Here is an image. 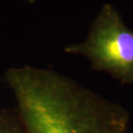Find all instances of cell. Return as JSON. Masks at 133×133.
Returning <instances> with one entry per match:
<instances>
[{"instance_id":"1","label":"cell","mask_w":133,"mask_h":133,"mask_svg":"<svg viewBox=\"0 0 133 133\" xmlns=\"http://www.w3.org/2000/svg\"><path fill=\"white\" fill-rule=\"evenodd\" d=\"M5 80L15 96L26 133H127L125 108L51 70L9 69Z\"/></svg>"},{"instance_id":"2","label":"cell","mask_w":133,"mask_h":133,"mask_svg":"<svg viewBox=\"0 0 133 133\" xmlns=\"http://www.w3.org/2000/svg\"><path fill=\"white\" fill-rule=\"evenodd\" d=\"M66 52L87 58L93 69L108 72L122 83H133V30L112 5L103 6L88 38Z\"/></svg>"},{"instance_id":"3","label":"cell","mask_w":133,"mask_h":133,"mask_svg":"<svg viewBox=\"0 0 133 133\" xmlns=\"http://www.w3.org/2000/svg\"><path fill=\"white\" fill-rule=\"evenodd\" d=\"M0 133H26L22 122L8 112H0Z\"/></svg>"}]
</instances>
